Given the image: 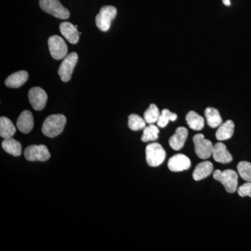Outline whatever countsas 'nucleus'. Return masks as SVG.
<instances>
[{
	"label": "nucleus",
	"mask_w": 251,
	"mask_h": 251,
	"mask_svg": "<svg viewBox=\"0 0 251 251\" xmlns=\"http://www.w3.org/2000/svg\"><path fill=\"white\" fill-rule=\"evenodd\" d=\"M67 124V118L62 114H56L48 117L43 124L42 132L49 138H54L60 135Z\"/></svg>",
	"instance_id": "obj_1"
},
{
	"label": "nucleus",
	"mask_w": 251,
	"mask_h": 251,
	"mask_svg": "<svg viewBox=\"0 0 251 251\" xmlns=\"http://www.w3.org/2000/svg\"><path fill=\"white\" fill-rule=\"evenodd\" d=\"M213 176L214 179L224 185L227 192L233 193L237 191L238 175L235 171L229 169L224 171L216 170L214 171Z\"/></svg>",
	"instance_id": "obj_2"
},
{
	"label": "nucleus",
	"mask_w": 251,
	"mask_h": 251,
	"mask_svg": "<svg viewBox=\"0 0 251 251\" xmlns=\"http://www.w3.org/2000/svg\"><path fill=\"white\" fill-rule=\"evenodd\" d=\"M41 9L48 14L59 19H68L70 12L66 9L59 0H39Z\"/></svg>",
	"instance_id": "obj_3"
},
{
	"label": "nucleus",
	"mask_w": 251,
	"mask_h": 251,
	"mask_svg": "<svg viewBox=\"0 0 251 251\" xmlns=\"http://www.w3.org/2000/svg\"><path fill=\"white\" fill-rule=\"evenodd\" d=\"M166 153L160 144H150L146 148V161L149 166L158 167L166 159Z\"/></svg>",
	"instance_id": "obj_4"
},
{
	"label": "nucleus",
	"mask_w": 251,
	"mask_h": 251,
	"mask_svg": "<svg viewBox=\"0 0 251 251\" xmlns=\"http://www.w3.org/2000/svg\"><path fill=\"white\" fill-rule=\"evenodd\" d=\"M117 9L113 6H104L96 17V25L102 31L110 29L112 21L116 17Z\"/></svg>",
	"instance_id": "obj_5"
},
{
	"label": "nucleus",
	"mask_w": 251,
	"mask_h": 251,
	"mask_svg": "<svg viewBox=\"0 0 251 251\" xmlns=\"http://www.w3.org/2000/svg\"><path fill=\"white\" fill-rule=\"evenodd\" d=\"M195 151L201 159H207L212 155L214 145L210 140L204 138V135L199 133L193 138Z\"/></svg>",
	"instance_id": "obj_6"
},
{
	"label": "nucleus",
	"mask_w": 251,
	"mask_h": 251,
	"mask_svg": "<svg viewBox=\"0 0 251 251\" xmlns=\"http://www.w3.org/2000/svg\"><path fill=\"white\" fill-rule=\"evenodd\" d=\"M77 60H78V56L76 52H72L64 57L58 70L59 75L63 82H67L71 80Z\"/></svg>",
	"instance_id": "obj_7"
},
{
	"label": "nucleus",
	"mask_w": 251,
	"mask_h": 251,
	"mask_svg": "<svg viewBox=\"0 0 251 251\" xmlns=\"http://www.w3.org/2000/svg\"><path fill=\"white\" fill-rule=\"evenodd\" d=\"M25 157L29 161H46L50 158V153L46 145H31L25 150Z\"/></svg>",
	"instance_id": "obj_8"
},
{
	"label": "nucleus",
	"mask_w": 251,
	"mask_h": 251,
	"mask_svg": "<svg viewBox=\"0 0 251 251\" xmlns=\"http://www.w3.org/2000/svg\"><path fill=\"white\" fill-rule=\"evenodd\" d=\"M49 46L51 56L55 59H64L67 55L68 47L65 41L60 36L54 35L49 39Z\"/></svg>",
	"instance_id": "obj_9"
},
{
	"label": "nucleus",
	"mask_w": 251,
	"mask_h": 251,
	"mask_svg": "<svg viewBox=\"0 0 251 251\" xmlns=\"http://www.w3.org/2000/svg\"><path fill=\"white\" fill-rule=\"evenodd\" d=\"M29 103L36 110H43L46 107L48 95L45 91L39 87H34L29 90L28 94Z\"/></svg>",
	"instance_id": "obj_10"
},
{
	"label": "nucleus",
	"mask_w": 251,
	"mask_h": 251,
	"mask_svg": "<svg viewBox=\"0 0 251 251\" xmlns=\"http://www.w3.org/2000/svg\"><path fill=\"white\" fill-rule=\"evenodd\" d=\"M191 162L188 156L182 153H178L170 158L168 167L170 171L181 172L186 171L191 168Z\"/></svg>",
	"instance_id": "obj_11"
},
{
	"label": "nucleus",
	"mask_w": 251,
	"mask_h": 251,
	"mask_svg": "<svg viewBox=\"0 0 251 251\" xmlns=\"http://www.w3.org/2000/svg\"><path fill=\"white\" fill-rule=\"evenodd\" d=\"M212 156L214 161L223 163V164L230 163L233 159L226 145L222 143H217L214 145Z\"/></svg>",
	"instance_id": "obj_12"
},
{
	"label": "nucleus",
	"mask_w": 251,
	"mask_h": 251,
	"mask_svg": "<svg viewBox=\"0 0 251 251\" xmlns=\"http://www.w3.org/2000/svg\"><path fill=\"white\" fill-rule=\"evenodd\" d=\"M59 29L63 36L69 43L76 44L79 41L81 32L77 31V27L72 23L69 22L62 23L59 25Z\"/></svg>",
	"instance_id": "obj_13"
},
{
	"label": "nucleus",
	"mask_w": 251,
	"mask_h": 251,
	"mask_svg": "<svg viewBox=\"0 0 251 251\" xmlns=\"http://www.w3.org/2000/svg\"><path fill=\"white\" fill-rule=\"evenodd\" d=\"M188 135V130L184 127H179L176 128L175 133L171 137L169 145L173 150L179 151L184 148Z\"/></svg>",
	"instance_id": "obj_14"
},
{
	"label": "nucleus",
	"mask_w": 251,
	"mask_h": 251,
	"mask_svg": "<svg viewBox=\"0 0 251 251\" xmlns=\"http://www.w3.org/2000/svg\"><path fill=\"white\" fill-rule=\"evenodd\" d=\"M34 117L29 110H24L18 117L16 126L20 131L23 133H29L34 127Z\"/></svg>",
	"instance_id": "obj_15"
},
{
	"label": "nucleus",
	"mask_w": 251,
	"mask_h": 251,
	"mask_svg": "<svg viewBox=\"0 0 251 251\" xmlns=\"http://www.w3.org/2000/svg\"><path fill=\"white\" fill-rule=\"evenodd\" d=\"M28 77L29 74L27 72L20 71L9 75L5 80V85L9 88H18L27 82Z\"/></svg>",
	"instance_id": "obj_16"
},
{
	"label": "nucleus",
	"mask_w": 251,
	"mask_h": 251,
	"mask_svg": "<svg viewBox=\"0 0 251 251\" xmlns=\"http://www.w3.org/2000/svg\"><path fill=\"white\" fill-rule=\"evenodd\" d=\"M213 169H214V166L210 161H204L199 163L193 171V179L196 181H201L207 177L212 173Z\"/></svg>",
	"instance_id": "obj_17"
},
{
	"label": "nucleus",
	"mask_w": 251,
	"mask_h": 251,
	"mask_svg": "<svg viewBox=\"0 0 251 251\" xmlns=\"http://www.w3.org/2000/svg\"><path fill=\"white\" fill-rule=\"evenodd\" d=\"M234 124L232 120H227V122L219 126L216 133V139L219 141H224L232 138L234 134Z\"/></svg>",
	"instance_id": "obj_18"
},
{
	"label": "nucleus",
	"mask_w": 251,
	"mask_h": 251,
	"mask_svg": "<svg viewBox=\"0 0 251 251\" xmlns=\"http://www.w3.org/2000/svg\"><path fill=\"white\" fill-rule=\"evenodd\" d=\"M1 147L6 152L12 156H19L22 153V145L21 143L13 138H6L3 140Z\"/></svg>",
	"instance_id": "obj_19"
},
{
	"label": "nucleus",
	"mask_w": 251,
	"mask_h": 251,
	"mask_svg": "<svg viewBox=\"0 0 251 251\" xmlns=\"http://www.w3.org/2000/svg\"><path fill=\"white\" fill-rule=\"evenodd\" d=\"M16 132V128L13 122L6 117L0 118V135L1 138H12Z\"/></svg>",
	"instance_id": "obj_20"
},
{
	"label": "nucleus",
	"mask_w": 251,
	"mask_h": 251,
	"mask_svg": "<svg viewBox=\"0 0 251 251\" xmlns=\"http://www.w3.org/2000/svg\"><path fill=\"white\" fill-rule=\"evenodd\" d=\"M204 115H205L207 125L211 128H217L219 126L222 125V118H221L217 109L207 108L204 111Z\"/></svg>",
	"instance_id": "obj_21"
},
{
	"label": "nucleus",
	"mask_w": 251,
	"mask_h": 251,
	"mask_svg": "<svg viewBox=\"0 0 251 251\" xmlns=\"http://www.w3.org/2000/svg\"><path fill=\"white\" fill-rule=\"evenodd\" d=\"M186 123L191 129L194 130H202L204 126V118L198 115L197 112L190 111L186 116Z\"/></svg>",
	"instance_id": "obj_22"
},
{
	"label": "nucleus",
	"mask_w": 251,
	"mask_h": 251,
	"mask_svg": "<svg viewBox=\"0 0 251 251\" xmlns=\"http://www.w3.org/2000/svg\"><path fill=\"white\" fill-rule=\"evenodd\" d=\"M159 132L158 127L151 124V125L144 128L143 135L142 136L141 140L144 143L155 141V140H158Z\"/></svg>",
	"instance_id": "obj_23"
},
{
	"label": "nucleus",
	"mask_w": 251,
	"mask_h": 251,
	"mask_svg": "<svg viewBox=\"0 0 251 251\" xmlns=\"http://www.w3.org/2000/svg\"><path fill=\"white\" fill-rule=\"evenodd\" d=\"M146 123L145 119L136 114H132L128 116V126L130 130L137 131L144 129L146 127Z\"/></svg>",
	"instance_id": "obj_24"
},
{
	"label": "nucleus",
	"mask_w": 251,
	"mask_h": 251,
	"mask_svg": "<svg viewBox=\"0 0 251 251\" xmlns=\"http://www.w3.org/2000/svg\"><path fill=\"white\" fill-rule=\"evenodd\" d=\"M177 119V115L171 112L168 109L162 110L159 118L157 121V125L161 128H165L168 125L170 121L175 122Z\"/></svg>",
	"instance_id": "obj_25"
},
{
	"label": "nucleus",
	"mask_w": 251,
	"mask_h": 251,
	"mask_svg": "<svg viewBox=\"0 0 251 251\" xmlns=\"http://www.w3.org/2000/svg\"><path fill=\"white\" fill-rule=\"evenodd\" d=\"M160 115L161 114H160L158 107L155 104H151L148 110L144 113V119L147 123L151 125V124H154L155 122L158 121Z\"/></svg>",
	"instance_id": "obj_26"
},
{
	"label": "nucleus",
	"mask_w": 251,
	"mask_h": 251,
	"mask_svg": "<svg viewBox=\"0 0 251 251\" xmlns=\"http://www.w3.org/2000/svg\"><path fill=\"white\" fill-rule=\"evenodd\" d=\"M237 171L239 176L245 181L251 182V163L242 161L237 165Z\"/></svg>",
	"instance_id": "obj_27"
},
{
	"label": "nucleus",
	"mask_w": 251,
	"mask_h": 251,
	"mask_svg": "<svg viewBox=\"0 0 251 251\" xmlns=\"http://www.w3.org/2000/svg\"><path fill=\"white\" fill-rule=\"evenodd\" d=\"M238 194L241 197H247L249 196L251 198V182L245 183L242 185L240 187L237 189Z\"/></svg>",
	"instance_id": "obj_28"
},
{
	"label": "nucleus",
	"mask_w": 251,
	"mask_h": 251,
	"mask_svg": "<svg viewBox=\"0 0 251 251\" xmlns=\"http://www.w3.org/2000/svg\"><path fill=\"white\" fill-rule=\"evenodd\" d=\"M223 3L226 6H230L231 4L230 0H223Z\"/></svg>",
	"instance_id": "obj_29"
}]
</instances>
